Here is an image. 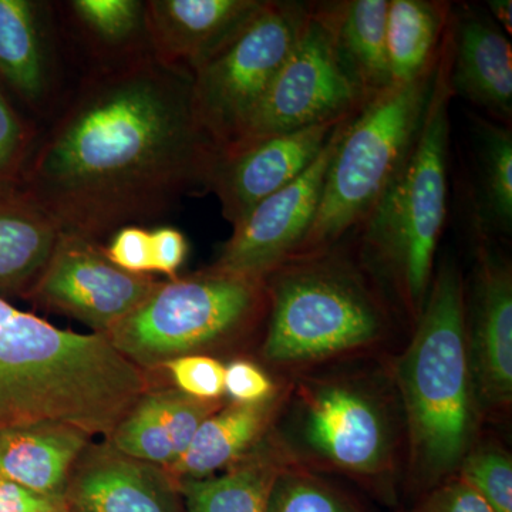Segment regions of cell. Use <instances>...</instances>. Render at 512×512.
Here are the masks:
<instances>
[{
	"label": "cell",
	"mask_w": 512,
	"mask_h": 512,
	"mask_svg": "<svg viewBox=\"0 0 512 512\" xmlns=\"http://www.w3.org/2000/svg\"><path fill=\"white\" fill-rule=\"evenodd\" d=\"M220 156L195 109L192 74L143 53L84 84L20 188L62 234L97 242L210 192Z\"/></svg>",
	"instance_id": "1"
},
{
	"label": "cell",
	"mask_w": 512,
	"mask_h": 512,
	"mask_svg": "<svg viewBox=\"0 0 512 512\" xmlns=\"http://www.w3.org/2000/svg\"><path fill=\"white\" fill-rule=\"evenodd\" d=\"M146 389L106 336L56 328L0 298V430L57 423L110 437Z\"/></svg>",
	"instance_id": "2"
},
{
	"label": "cell",
	"mask_w": 512,
	"mask_h": 512,
	"mask_svg": "<svg viewBox=\"0 0 512 512\" xmlns=\"http://www.w3.org/2000/svg\"><path fill=\"white\" fill-rule=\"evenodd\" d=\"M414 474L433 490L460 467L474 430V394L466 338V291L454 262L441 265L397 365Z\"/></svg>",
	"instance_id": "3"
},
{
	"label": "cell",
	"mask_w": 512,
	"mask_h": 512,
	"mask_svg": "<svg viewBox=\"0 0 512 512\" xmlns=\"http://www.w3.org/2000/svg\"><path fill=\"white\" fill-rule=\"evenodd\" d=\"M451 97L447 29L419 137L359 227L367 258L392 276L417 315L433 281L434 258L446 224Z\"/></svg>",
	"instance_id": "4"
},
{
	"label": "cell",
	"mask_w": 512,
	"mask_h": 512,
	"mask_svg": "<svg viewBox=\"0 0 512 512\" xmlns=\"http://www.w3.org/2000/svg\"><path fill=\"white\" fill-rule=\"evenodd\" d=\"M436 70L437 64L417 79L392 84L346 121L315 220L291 259L333 248L363 224L419 137Z\"/></svg>",
	"instance_id": "5"
},
{
	"label": "cell",
	"mask_w": 512,
	"mask_h": 512,
	"mask_svg": "<svg viewBox=\"0 0 512 512\" xmlns=\"http://www.w3.org/2000/svg\"><path fill=\"white\" fill-rule=\"evenodd\" d=\"M264 355L274 363L322 359L379 338L384 313L362 276L328 251L299 256L266 276Z\"/></svg>",
	"instance_id": "6"
},
{
	"label": "cell",
	"mask_w": 512,
	"mask_h": 512,
	"mask_svg": "<svg viewBox=\"0 0 512 512\" xmlns=\"http://www.w3.org/2000/svg\"><path fill=\"white\" fill-rule=\"evenodd\" d=\"M268 303L265 279L211 268L158 285L104 336L138 367L164 365L231 338Z\"/></svg>",
	"instance_id": "7"
},
{
	"label": "cell",
	"mask_w": 512,
	"mask_h": 512,
	"mask_svg": "<svg viewBox=\"0 0 512 512\" xmlns=\"http://www.w3.org/2000/svg\"><path fill=\"white\" fill-rule=\"evenodd\" d=\"M311 12L312 3L266 0L247 28L192 74L195 109L221 153L247 127Z\"/></svg>",
	"instance_id": "8"
},
{
	"label": "cell",
	"mask_w": 512,
	"mask_h": 512,
	"mask_svg": "<svg viewBox=\"0 0 512 512\" xmlns=\"http://www.w3.org/2000/svg\"><path fill=\"white\" fill-rule=\"evenodd\" d=\"M369 100L340 55L328 22L312 5L301 37L247 127L229 148L302 128L339 123L356 116Z\"/></svg>",
	"instance_id": "9"
},
{
	"label": "cell",
	"mask_w": 512,
	"mask_h": 512,
	"mask_svg": "<svg viewBox=\"0 0 512 512\" xmlns=\"http://www.w3.org/2000/svg\"><path fill=\"white\" fill-rule=\"evenodd\" d=\"M160 284L150 276L117 268L97 242L62 234L32 293L47 308L106 335Z\"/></svg>",
	"instance_id": "10"
},
{
	"label": "cell",
	"mask_w": 512,
	"mask_h": 512,
	"mask_svg": "<svg viewBox=\"0 0 512 512\" xmlns=\"http://www.w3.org/2000/svg\"><path fill=\"white\" fill-rule=\"evenodd\" d=\"M350 119L335 128L322 153L301 177L259 202L232 227V235L222 247L215 269L265 279L296 254L315 220L330 161Z\"/></svg>",
	"instance_id": "11"
},
{
	"label": "cell",
	"mask_w": 512,
	"mask_h": 512,
	"mask_svg": "<svg viewBox=\"0 0 512 512\" xmlns=\"http://www.w3.org/2000/svg\"><path fill=\"white\" fill-rule=\"evenodd\" d=\"M342 121L261 138L221 153L210 191L217 195L225 220L234 227L259 202L301 177Z\"/></svg>",
	"instance_id": "12"
},
{
	"label": "cell",
	"mask_w": 512,
	"mask_h": 512,
	"mask_svg": "<svg viewBox=\"0 0 512 512\" xmlns=\"http://www.w3.org/2000/svg\"><path fill=\"white\" fill-rule=\"evenodd\" d=\"M477 259L470 305H466L471 380L477 399L487 406H504L512 397L511 268L484 244L483 234Z\"/></svg>",
	"instance_id": "13"
},
{
	"label": "cell",
	"mask_w": 512,
	"mask_h": 512,
	"mask_svg": "<svg viewBox=\"0 0 512 512\" xmlns=\"http://www.w3.org/2000/svg\"><path fill=\"white\" fill-rule=\"evenodd\" d=\"M266 0L146 2L147 35L157 59L194 74L247 28Z\"/></svg>",
	"instance_id": "14"
},
{
	"label": "cell",
	"mask_w": 512,
	"mask_h": 512,
	"mask_svg": "<svg viewBox=\"0 0 512 512\" xmlns=\"http://www.w3.org/2000/svg\"><path fill=\"white\" fill-rule=\"evenodd\" d=\"M450 87L454 96L510 126L512 47L488 12L463 5L451 9Z\"/></svg>",
	"instance_id": "15"
},
{
	"label": "cell",
	"mask_w": 512,
	"mask_h": 512,
	"mask_svg": "<svg viewBox=\"0 0 512 512\" xmlns=\"http://www.w3.org/2000/svg\"><path fill=\"white\" fill-rule=\"evenodd\" d=\"M64 501L67 512H185L170 474L114 448L77 468Z\"/></svg>",
	"instance_id": "16"
},
{
	"label": "cell",
	"mask_w": 512,
	"mask_h": 512,
	"mask_svg": "<svg viewBox=\"0 0 512 512\" xmlns=\"http://www.w3.org/2000/svg\"><path fill=\"white\" fill-rule=\"evenodd\" d=\"M305 434L323 457L353 473H377L389 448L379 409L363 394L343 386L316 393L306 414Z\"/></svg>",
	"instance_id": "17"
},
{
	"label": "cell",
	"mask_w": 512,
	"mask_h": 512,
	"mask_svg": "<svg viewBox=\"0 0 512 512\" xmlns=\"http://www.w3.org/2000/svg\"><path fill=\"white\" fill-rule=\"evenodd\" d=\"M89 434L57 423L0 430V478L35 493L63 497Z\"/></svg>",
	"instance_id": "18"
},
{
	"label": "cell",
	"mask_w": 512,
	"mask_h": 512,
	"mask_svg": "<svg viewBox=\"0 0 512 512\" xmlns=\"http://www.w3.org/2000/svg\"><path fill=\"white\" fill-rule=\"evenodd\" d=\"M62 231L20 187L0 183V292L36 284Z\"/></svg>",
	"instance_id": "19"
},
{
	"label": "cell",
	"mask_w": 512,
	"mask_h": 512,
	"mask_svg": "<svg viewBox=\"0 0 512 512\" xmlns=\"http://www.w3.org/2000/svg\"><path fill=\"white\" fill-rule=\"evenodd\" d=\"M369 99L392 86L386 49L389 0H345L316 5Z\"/></svg>",
	"instance_id": "20"
},
{
	"label": "cell",
	"mask_w": 512,
	"mask_h": 512,
	"mask_svg": "<svg viewBox=\"0 0 512 512\" xmlns=\"http://www.w3.org/2000/svg\"><path fill=\"white\" fill-rule=\"evenodd\" d=\"M268 420V402L234 403L217 410L202 421L183 456L168 467L171 478H177L175 483L202 480L215 476L218 470L229 464L237 463L264 433Z\"/></svg>",
	"instance_id": "21"
},
{
	"label": "cell",
	"mask_w": 512,
	"mask_h": 512,
	"mask_svg": "<svg viewBox=\"0 0 512 512\" xmlns=\"http://www.w3.org/2000/svg\"><path fill=\"white\" fill-rule=\"evenodd\" d=\"M453 6L434 0H389L386 49L393 84L429 72L439 60Z\"/></svg>",
	"instance_id": "22"
},
{
	"label": "cell",
	"mask_w": 512,
	"mask_h": 512,
	"mask_svg": "<svg viewBox=\"0 0 512 512\" xmlns=\"http://www.w3.org/2000/svg\"><path fill=\"white\" fill-rule=\"evenodd\" d=\"M476 154V224L480 231L511 234V126L471 116Z\"/></svg>",
	"instance_id": "23"
},
{
	"label": "cell",
	"mask_w": 512,
	"mask_h": 512,
	"mask_svg": "<svg viewBox=\"0 0 512 512\" xmlns=\"http://www.w3.org/2000/svg\"><path fill=\"white\" fill-rule=\"evenodd\" d=\"M282 467L259 451L239 458L221 476L178 481L185 512H265L266 498Z\"/></svg>",
	"instance_id": "24"
},
{
	"label": "cell",
	"mask_w": 512,
	"mask_h": 512,
	"mask_svg": "<svg viewBox=\"0 0 512 512\" xmlns=\"http://www.w3.org/2000/svg\"><path fill=\"white\" fill-rule=\"evenodd\" d=\"M0 74L30 103L45 96L46 59L35 3L0 0Z\"/></svg>",
	"instance_id": "25"
},
{
	"label": "cell",
	"mask_w": 512,
	"mask_h": 512,
	"mask_svg": "<svg viewBox=\"0 0 512 512\" xmlns=\"http://www.w3.org/2000/svg\"><path fill=\"white\" fill-rule=\"evenodd\" d=\"M110 439L114 450L134 460L167 467L177 461L173 443L158 420L148 393L120 421Z\"/></svg>",
	"instance_id": "26"
},
{
	"label": "cell",
	"mask_w": 512,
	"mask_h": 512,
	"mask_svg": "<svg viewBox=\"0 0 512 512\" xmlns=\"http://www.w3.org/2000/svg\"><path fill=\"white\" fill-rule=\"evenodd\" d=\"M70 6L80 22L106 45L124 46L147 33L146 2L74 0Z\"/></svg>",
	"instance_id": "27"
},
{
	"label": "cell",
	"mask_w": 512,
	"mask_h": 512,
	"mask_svg": "<svg viewBox=\"0 0 512 512\" xmlns=\"http://www.w3.org/2000/svg\"><path fill=\"white\" fill-rule=\"evenodd\" d=\"M265 512H359L346 500L315 478L295 471H279L266 498Z\"/></svg>",
	"instance_id": "28"
},
{
	"label": "cell",
	"mask_w": 512,
	"mask_h": 512,
	"mask_svg": "<svg viewBox=\"0 0 512 512\" xmlns=\"http://www.w3.org/2000/svg\"><path fill=\"white\" fill-rule=\"evenodd\" d=\"M460 476L495 512H512V463L504 451L481 447L466 454Z\"/></svg>",
	"instance_id": "29"
},
{
	"label": "cell",
	"mask_w": 512,
	"mask_h": 512,
	"mask_svg": "<svg viewBox=\"0 0 512 512\" xmlns=\"http://www.w3.org/2000/svg\"><path fill=\"white\" fill-rule=\"evenodd\" d=\"M148 397L153 403L158 420L170 436L177 460L190 446L202 421L218 410V402L195 399L180 390H161L148 393Z\"/></svg>",
	"instance_id": "30"
},
{
	"label": "cell",
	"mask_w": 512,
	"mask_h": 512,
	"mask_svg": "<svg viewBox=\"0 0 512 512\" xmlns=\"http://www.w3.org/2000/svg\"><path fill=\"white\" fill-rule=\"evenodd\" d=\"M164 366L173 376L180 392L188 396L205 402H217L225 393V366L212 357L181 356L164 363Z\"/></svg>",
	"instance_id": "31"
},
{
	"label": "cell",
	"mask_w": 512,
	"mask_h": 512,
	"mask_svg": "<svg viewBox=\"0 0 512 512\" xmlns=\"http://www.w3.org/2000/svg\"><path fill=\"white\" fill-rule=\"evenodd\" d=\"M104 254L111 264L130 274L154 272L151 231L143 227L121 228L111 237Z\"/></svg>",
	"instance_id": "32"
},
{
	"label": "cell",
	"mask_w": 512,
	"mask_h": 512,
	"mask_svg": "<svg viewBox=\"0 0 512 512\" xmlns=\"http://www.w3.org/2000/svg\"><path fill=\"white\" fill-rule=\"evenodd\" d=\"M413 512H495L491 505L461 478L436 485Z\"/></svg>",
	"instance_id": "33"
},
{
	"label": "cell",
	"mask_w": 512,
	"mask_h": 512,
	"mask_svg": "<svg viewBox=\"0 0 512 512\" xmlns=\"http://www.w3.org/2000/svg\"><path fill=\"white\" fill-rule=\"evenodd\" d=\"M224 389L234 403L261 404L274 393V383L254 363L235 360L225 367Z\"/></svg>",
	"instance_id": "34"
},
{
	"label": "cell",
	"mask_w": 512,
	"mask_h": 512,
	"mask_svg": "<svg viewBox=\"0 0 512 512\" xmlns=\"http://www.w3.org/2000/svg\"><path fill=\"white\" fill-rule=\"evenodd\" d=\"M28 133L0 92V183H6L25 158Z\"/></svg>",
	"instance_id": "35"
},
{
	"label": "cell",
	"mask_w": 512,
	"mask_h": 512,
	"mask_svg": "<svg viewBox=\"0 0 512 512\" xmlns=\"http://www.w3.org/2000/svg\"><path fill=\"white\" fill-rule=\"evenodd\" d=\"M0 512H67L63 497L35 493L0 478Z\"/></svg>",
	"instance_id": "36"
},
{
	"label": "cell",
	"mask_w": 512,
	"mask_h": 512,
	"mask_svg": "<svg viewBox=\"0 0 512 512\" xmlns=\"http://www.w3.org/2000/svg\"><path fill=\"white\" fill-rule=\"evenodd\" d=\"M154 272L175 276L188 254V242L183 232L173 227L151 231Z\"/></svg>",
	"instance_id": "37"
},
{
	"label": "cell",
	"mask_w": 512,
	"mask_h": 512,
	"mask_svg": "<svg viewBox=\"0 0 512 512\" xmlns=\"http://www.w3.org/2000/svg\"><path fill=\"white\" fill-rule=\"evenodd\" d=\"M488 15L497 23L498 28L503 30L505 35L512 32V3L511 0H490L487 3Z\"/></svg>",
	"instance_id": "38"
}]
</instances>
